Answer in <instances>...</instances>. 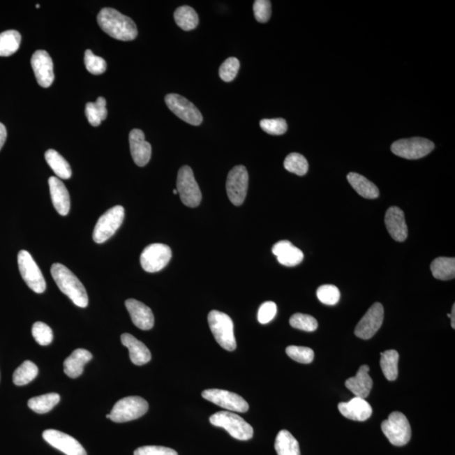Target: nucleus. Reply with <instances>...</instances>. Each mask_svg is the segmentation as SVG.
Returning <instances> with one entry per match:
<instances>
[{"label":"nucleus","instance_id":"obj_8","mask_svg":"<svg viewBox=\"0 0 455 455\" xmlns=\"http://www.w3.org/2000/svg\"><path fill=\"white\" fill-rule=\"evenodd\" d=\"M125 210L124 207L117 205L110 209L101 215L93 231V239L101 244L113 237L124 221Z\"/></svg>","mask_w":455,"mask_h":455},{"label":"nucleus","instance_id":"obj_24","mask_svg":"<svg viewBox=\"0 0 455 455\" xmlns=\"http://www.w3.org/2000/svg\"><path fill=\"white\" fill-rule=\"evenodd\" d=\"M121 341L124 346L128 348L130 359L133 364L141 366L151 360V353L149 348L131 334L124 333L121 336Z\"/></svg>","mask_w":455,"mask_h":455},{"label":"nucleus","instance_id":"obj_5","mask_svg":"<svg viewBox=\"0 0 455 455\" xmlns=\"http://www.w3.org/2000/svg\"><path fill=\"white\" fill-rule=\"evenodd\" d=\"M381 428L393 445L404 446L411 440V426L408 418L400 412H392L387 420L382 422Z\"/></svg>","mask_w":455,"mask_h":455},{"label":"nucleus","instance_id":"obj_49","mask_svg":"<svg viewBox=\"0 0 455 455\" xmlns=\"http://www.w3.org/2000/svg\"><path fill=\"white\" fill-rule=\"evenodd\" d=\"M448 316L451 319V327H453V329L455 328V304H454L453 308H452V313L451 314H449Z\"/></svg>","mask_w":455,"mask_h":455},{"label":"nucleus","instance_id":"obj_44","mask_svg":"<svg viewBox=\"0 0 455 455\" xmlns=\"http://www.w3.org/2000/svg\"><path fill=\"white\" fill-rule=\"evenodd\" d=\"M260 126L264 132L271 135H282L287 132V121L283 119H263Z\"/></svg>","mask_w":455,"mask_h":455},{"label":"nucleus","instance_id":"obj_22","mask_svg":"<svg viewBox=\"0 0 455 455\" xmlns=\"http://www.w3.org/2000/svg\"><path fill=\"white\" fill-rule=\"evenodd\" d=\"M52 204L57 212L66 216L70 210V197L66 186L58 177H52L48 180Z\"/></svg>","mask_w":455,"mask_h":455},{"label":"nucleus","instance_id":"obj_14","mask_svg":"<svg viewBox=\"0 0 455 455\" xmlns=\"http://www.w3.org/2000/svg\"><path fill=\"white\" fill-rule=\"evenodd\" d=\"M202 396L204 399L228 410V411L246 412L249 410V405L246 401L233 392L223 391V389H210L203 391Z\"/></svg>","mask_w":455,"mask_h":455},{"label":"nucleus","instance_id":"obj_41","mask_svg":"<svg viewBox=\"0 0 455 455\" xmlns=\"http://www.w3.org/2000/svg\"><path fill=\"white\" fill-rule=\"evenodd\" d=\"M286 353L292 360L300 364H308L314 360L315 353L310 348L290 346L286 348Z\"/></svg>","mask_w":455,"mask_h":455},{"label":"nucleus","instance_id":"obj_17","mask_svg":"<svg viewBox=\"0 0 455 455\" xmlns=\"http://www.w3.org/2000/svg\"><path fill=\"white\" fill-rule=\"evenodd\" d=\"M36 81L40 87H51L54 80V63L48 52L44 50L36 51L31 60Z\"/></svg>","mask_w":455,"mask_h":455},{"label":"nucleus","instance_id":"obj_48","mask_svg":"<svg viewBox=\"0 0 455 455\" xmlns=\"http://www.w3.org/2000/svg\"><path fill=\"white\" fill-rule=\"evenodd\" d=\"M6 137H7V131L5 125L0 123V150H1L3 144H5Z\"/></svg>","mask_w":455,"mask_h":455},{"label":"nucleus","instance_id":"obj_16","mask_svg":"<svg viewBox=\"0 0 455 455\" xmlns=\"http://www.w3.org/2000/svg\"><path fill=\"white\" fill-rule=\"evenodd\" d=\"M44 440L66 455H87V451L75 438L54 429H47L43 433Z\"/></svg>","mask_w":455,"mask_h":455},{"label":"nucleus","instance_id":"obj_9","mask_svg":"<svg viewBox=\"0 0 455 455\" xmlns=\"http://www.w3.org/2000/svg\"><path fill=\"white\" fill-rule=\"evenodd\" d=\"M18 266L20 275L27 284V286L36 294H43L46 290L43 272L31 255L25 250L20 251L18 254Z\"/></svg>","mask_w":455,"mask_h":455},{"label":"nucleus","instance_id":"obj_38","mask_svg":"<svg viewBox=\"0 0 455 455\" xmlns=\"http://www.w3.org/2000/svg\"><path fill=\"white\" fill-rule=\"evenodd\" d=\"M290 323L292 327L304 331H315L318 328V322L314 317L300 313L292 315Z\"/></svg>","mask_w":455,"mask_h":455},{"label":"nucleus","instance_id":"obj_3","mask_svg":"<svg viewBox=\"0 0 455 455\" xmlns=\"http://www.w3.org/2000/svg\"><path fill=\"white\" fill-rule=\"evenodd\" d=\"M209 324L215 340L227 351L237 349V340L234 333V323L230 317L225 313L212 311L209 313Z\"/></svg>","mask_w":455,"mask_h":455},{"label":"nucleus","instance_id":"obj_39","mask_svg":"<svg viewBox=\"0 0 455 455\" xmlns=\"http://www.w3.org/2000/svg\"><path fill=\"white\" fill-rule=\"evenodd\" d=\"M84 64L87 70L92 75H101L107 70V62L105 59L95 55L89 50L85 51Z\"/></svg>","mask_w":455,"mask_h":455},{"label":"nucleus","instance_id":"obj_45","mask_svg":"<svg viewBox=\"0 0 455 455\" xmlns=\"http://www.w3.org/2000/svg\"><path fill=\"white\" fill-rule=\"evenodd\" d=\"M253 10L255 20L260 23H266L271 15V2L267 0H255Z\"/></svg>","mask_w":455,"mask_h":455},{"label":"nucleus","instance_id":"obj_18","mask_svg":"<svg viewBox=\"0 0 455 455\" xmlns=\"http://www.w3.org/2000/svg\"><path fill=\"white\" fill-rule=\"evenodd\" d=\"M130 150L135 164L140 167L147 165L151 158L152 148L145 140L144 133L140 129H133L129 133Z\"/></svg>","mask_w":455,"mask_h":455},{"label":"nucleus","instance_id":"obj_35","mask_svg":"<svg viewBox=\"0 0 455 455\" xmlns=\"http://www.w3.org/2000/svg\"><path fill=\"white\" fill-rule=\"evenodd\" d=\"M60 396L57 393L46 394V395L31 398L28 401V406L32 411L44 414L50 412L55 405L59 404Z\"/></svg>","mask_w":455,"mask_h":455},{"label":"nucleus","instance_id":"obj_23","mask_svg":"<svg viewBox=\"0 0 455 455\" xmlns=\"http://www.w3.org/2000/svg\"><path fill=\"white\" fill-rule=\"evenodd\" d=\"M272 253L278 258L280 264L286 267H295L301 263L304 253L299 248L288 241H281L272 247Z\"/></svg>","mask_w":455,"mask_h":455},{"label":"nucleus","instance_id":"obj_50","mask_svg":"<svg viewBox=\"0 0 455 455\" xmlns=\"http://www.w3.org/2000/svg\"><path fill=\"white\" fill-rule=\"evenodd\" d=\"M173 193H174V194H178V193H177V189H176V190H174V191H173Z\"/></svg>","mask_w":455,"mask_h":455},{"label":"nucleus","instance_id":"obj_43","mask_svg":"<svg viewBox=\"0 0 455 455\" xmlns=\"http://www.w3.org/2000/svg\"><path fill=\"white\" fill-rule=\"evenodd\" d=\"M241 64L237 58L227 59L219 68V76L225 82H231L237 76Z\"/></svg>","mask_w":455,"mask_h":455},{"label":"nucleus","instance_id":"obj_12","mask_svg":"<svg viewBox=\"0 0 455 455\" xmlns=\"http://www.w3.org/2000/svg\"><path fill=\"white\" fill-rule=\"evenodd\" d=\"M172 257V250L168 246L160 243L152 244L142 253L140 263L144 271L153 274L164 269Z\"/></svg>","mask_w":455,"mask_h":455},{"label":"nucleus","instance_id":"obj_29","mask_svg":"<svg viewBox=\"0 0 455 455\" xmlns=\"http://www.w3.org/2000/svg\"><path fill=\"white\" fill-rule=\"evenodd\" d=\"M275 449L278 455L300 454L299 442L287 430H281L275 441Z\"/></svg>","mask_w":455,"mask_h":455},{"label":"nucleus","instance_id":"obj_34","mask_svg":"<svg viewBox=\"0 0 455 455\" xmlns=\"http://www.w3.org/2000/svg\"><path fill=\"white\" fill-rule=\"evenodd\" d=\"M22 36L17 31L10 30L0 33V57H9L17 52Z\"/></svg>","mask_w":455,"mask_h":455},{"label":"nucleus","instance_id":"obj_26","mask_svg":"<svg viewBox=\"0 0 455 455\" xmlns=\"http://www.w3.org/2000/svg\"><path fill=\"white\" fill-rule=\"evenodd\" d=\"M92 355L83 348L76 349L64 361L65 375L75 379L80 377L84 372V365L92 359Z\"/></svg>","mask_w":455,"mask_h":455},{"label":"nucleus","instance_id":"obj_52","mask_svg":"<svg viewBox=\"0 0 455 455\" xmlns=\"http://www.w3.org/2000/svg\"><path fill=\"white\" fill-rule=\"evenodd\" d=\"M36 8H40V6H39V5H36Z\"/></svg>","mask_w":455,"mask_h":455},{"label":"nucleus","instance_id":"obj_31","mask_svg":"<svg viewBox=\"0 0 455 455\" xmlns=\"http://www.w3.org/2000/svg\"><path fill=\"white\" fill-rule=\"evenodd\" d=\"M174 19L177 26L186 31L194 30L199 23L197 12L188 6L177 8L174 13Z\"/></svg>","mask_w":455,"mask_h":455},{"label":"nucleus","instance_id":"obj_7","mask_svg":"<svg viewBox=\"0 0 455 455\" xmlns=\"http://www.w3.org/2000/svg\"><path fill=\"white\" fill-rule=\"evenodd\" d=\"M177 190L181 200L190 208H196L202 201L201 190L194 177L192 168L188 165L179 170Z\"/></svg>","mask_w":455,"mask_h":455},{"label":"nucleus","instance_id":"obj_51","mask_svg":"<svg viewBox=\"0 0 455 455\" xmlns=\"http://www.w3.org/2000/svg\"><path fill=\"white\" fill-rule=\"evenodd\" d=\"M107 418H111V415H110V414H107Z\"/></svg>","mask_w":455,"mask_h":455},{"label":"nucleus","instance_id":"obj_21","mask_svg":"<svg viewBox=\"0 0 455 455\" xmlns=\"http://www.w3.org/2000/svg\"><path fill=\"white\" fill-rule=\"evenodd\" d=\"M125 306L131 316L133 323L137 328L148 331L154 327V317L149 307L133 299H128Z\"/></svg>","mask_w":455,"mask_h":455},{"label":"nucleus","instance_id":"obj_11","mask_svg":"<svg viewBox=\"0 0 455 455\" xmlns=\"http://www.w3.org/2000/svg\"><path fill=\"white\" fill-rule=\"evenodd\" d=\"M248 184H249V174L245 166H234L228 174L226 181L228 197L234 205L243 204L247 194Z\"/></svg>","mask_w":455,"mask_h":455},{"label":"nucleus","instance_id":"obj_37","mask_svg":"<svg viewBox=\"0 0 455 455\" xmlns=\"http://www.w3.org/2000/svg\"><path fill=\"white\" fill-rule=\"evenodd\" d=\"M284 168L288 172L298 174V176H304L308 172V164L306 158L302 154L298 153H292L288 154L284 161Z\"/></svg>","mask_w":455,"mask_h":455},{"label":"nucleus","instance_id":"obj_32","mask_svg":"<svg viewBox=\"0 0 455 455\" xmlns=\"http://www.w3.org/2000/svg\"><path fill=\"white\" fill-rule=\"evenodd\" d=\"M85 115L89 124L98 127L107 117V100L103 97H99L96 103H88L85 107Z\"/></svg>","mask_w":455,"mask_h":455},{"label":"nucleus","instance_id":"obj_20","mask_svg":"<svg viewBox=\"0 0 455 455\" xmlns=\"http://www.w3.org/2000/svg\"><path fill=\"white\" fill-rule=\"evenodd\" d=\"M338 409L341 415L348 419L364 422L372 416L373 409L364 398L355 397L348 402H341Z\"/></svg>","mask_w":455,"mask_h":455},{"label":"nucleus","instance_id":"obj_15","mask_svg":"<svg viewBox=\"0 0 455 455\" xmlns=\"http://www.w3.org/2000/svg\"><path fill=\"white\" fill-rule=\"evenodd\" d=\"M384 320V307L380 303L373 304L361 319L355 329V335L361 339L372 338L380 330Z\"/></svg>","mask_w":455,"mask_h":455},{"label":"nucleus","instance_id":"obj_25","mask_svg":"<svg viewBox=\"0 0 455 455\" xmlns=\"http://www.w3.org/2000/svg\"><path fill=\"white\" fill-rule=\"evenodd\" d=\"M371 371L368 365H363L355 377H351L346 381V387L355 394L357 397H368L373 388V380L368 372Z\"/></svg>","mask_w":455,"mask_h":455},{"label":"nucleus","instance_id":"obj_36","mask_svg":"<svg viewBox=\"0 0 455 455\" xmlns=\"http://www.w3.org/2000/svg\"><path fill=\"white\" fill-rule=\"evenodd\" d=\"M38 375V368L31 361H25L15 369L13 382L15 385L22 386L29 384Z\"/></svg>","mask_w":455,"mask_h":455},{"label":"nucleus","instance_id":"obj_33","mask_svg":"<svg viewBox=\"0 0 455 455\" xmlns=\"http://www.w3.org/2000/svg\"><path fill=\"white\" fill-rule=\"evenodd\" d=\"M380 366L385 377L389 381H394L398 377V363L399 353L396 350H387L380 352Z\"/></svg>","mask_w":455,"mask_h":455},{"label":"nucleus","instance_id":"obj_46","mask_svg":"<svg viewBox=\"0 0 455 455\" xmlns=\"http://www.w3.org/2000/svg\"><path fill=\"white\" fill-rule=\"evenodd\" d=\"M278 307L274 302L267 301L263 303L259 308L258 322L261 324H267L274 319L277 315Z\"/></svg>","mask_w":455,"mask_h":455},{"label":"nucleus","instance_id":"obj_27","mask_svg":"<svg viewBox=\"0 0 455 455\" xmlns=\"http://www.w3.org/2000/svg\"><path fill=\"white\" fill-rule=\"evenodd\" d=\"M348 181L360 196L367 199H375L380 196L377 186L361 174L351 172L348 174Z\"/></svg>","mask_w":455,"mask_h":455},{"label":"nucleus","instance_id":"obj_40","mask_svg":"<svg viewBox=\"0 0 455 455\" xmlns=\"http://www.w3.org/2000/svg\"><path fill=\"white\" fill-rule=\"evenodd\" d=\"M317 298L320 301L327 306H335L339 302L340 291L334 285H322L320 286L316 292Z\"/></svg>","mask_w":455,"mask_h":455},{"label":"nucleus","instance_id":"obj_42","mask_svg":"<svg viewBox=\"0 0 455 455\" xmlns=\"http://www.w3.org/2000/svg\"><path fill=\"white\" fill-rule=\"evenodd\" d=\"M31 331L36 343L42 346H47L52 343V339H54V333H52V329L43 322H36L32 327Z\"/></svg>","mask_w":455,"mask_h":455},{"label":"nucleus","instance_id":"obj_10","mask_svg":"<svg viewBox=\"0 0 455 455\" xmlns=\"http://www.w3.org/2000/svg\"><path fill=\"white\" fill-rule=\"evenodd\" d=\"M434 147L435 146L432 141L424 137H412L395 142L391 145V151L406 160H418L428 156Z\"/></svg>","mask_w":455,"mask_h":455},{"label":"nucleus","instance_id":"obj_2","mask_svg":"<svg viewBox=\"0 0 455 455\" xmlns=\"http://www.w3.org/2000/svg\"><path fill=\"white\" fill-rule=\"evenodd\" d=\"M51 274L59 290L67 295L75 306L80 308L87 307L89 298L87 290L68 267L60 263L52 264Z\"/></svg>","mask_w":455,"mask_h":455},{"label":"nucleus","instance_id":"obj_13","mask_svg":"<svg viewBox=\"0 0 455 455\" xmlns=\"http://www.w3.org/2000/svg\"><path fill=\"white\" fill-rule=\"evenodd\" d=\"M165 103L168 108L179 119L193 126H199L202 123V115L193 103L177 94H169L165 96Z\"/></svg>","mask_w":455,"mask_h":455},{"label":"nucleus","instance_id":"obj_30","mask_svg":"<svg viewBox=\"0 0 455 455\" xmlns=\"http://www.w3.org/2000/svg\"><path fill=\"white\" fill-rule=\"evenodd\" d=\"M431 271L433 277L442 281L455 278V259L454 258H438L431 264Z\"/></svg>","mask_w":455,"mask_h":455},{"label":"nucleus","instance_id":"obj_19","mask_svg":"<svg viewBox=\"0 0 455 455\" xmlns=\"http://www.w3.org/2000/svg\"><path fill=\"white\" fill-rule=\"evenodd\" d=\"M385 223L389 235L395 241L403 242L408 239V225H406L404 212L400 208L391 207L386 212Z\"/></svg>","mask_w":455,"mask_h":455},{"label":"nucleus","instance_id":"obj_6","mask_svg":"<svg viewBox=\"0 0 455 455\" xmlns=\"http://www.w3.org/2000/svg\"><path fill=\"white\" fill-rule=\"evenodd\" d=\"M149 404L143 398L140 396L125 397L117 402L113 406L111 413V418L114 422L121 424L136 420L143 417L148 412Z\"/></svg>","mask_w":455,"mask_h":455},{"label":"nucleus","instance_id":"obj_28","mask_svg":"<svg viewBox=\"0 0 455 455\" xmlns=\"http://www.w3.org/2000/svg\"><path fill=\"white\" fill-rule=\"evenodd\" d=\"M45 158L48 165L54 170L56 176L64 180L72 177V170L68 162L54 149H48L45 153Z\"/></svg>","mask_w":455,"mask_h":455},{"label":"nucleus","instance_id":"obj_4","mask_svg":"<svg viewBox=\"0 0 455 455\" xmlns=\"http://www.w3.org/2000/svg\"><path fill=\"white\" fill-rule=\"evenodd\" d=\"M211 424L225 429L235 440L246 441L253 437V428L242 417L230 412H219L210 417Z\"/></svg>","mask_w":455,"mask_h":455},{"label":"nucleus","instance_id":"obj_1","mask_svg":"<svg viewBox=\"0 0 455 455\" xmlns=\"http://www.w3.org/2000/svg\"><path fill=\"white\" fill-rule=\"evenodd\" d=\"M97 22L105 33L112 38L125 40H133L137 38L136 24L131 18L112 8H105L97 16Z\"/></svg>","mask_w":455,"mask_h":455},{"label":"nucleus","instance_id":"obj_47","mask_svg":"<svg viewBox=\"0 0 455 455\" xmlns=\"http://www.w3.org/2000/svg\"><path fill=\"white\" fill-rule=\"evenodd\" d=\"M134 455H178L176 450L162 446H144L134 451Z\"/></svg>","mask_w":455,"mask_h":455}]
</instances>
